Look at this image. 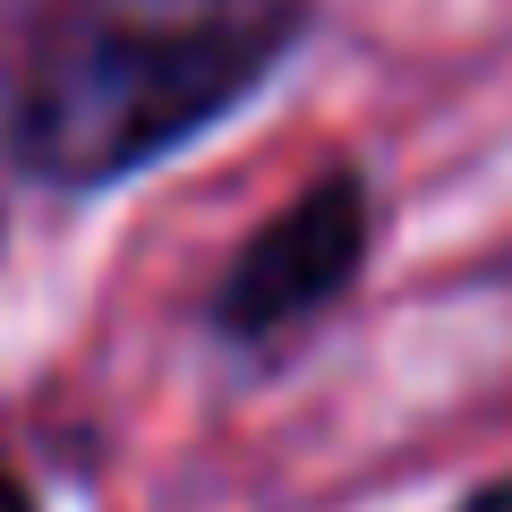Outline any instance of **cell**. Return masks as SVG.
I'll use <instances>...</instances> for the list:
<instances>
[{
	"mask_svg": "<svg viewBox=\"0 0 512 512\" xmlns=\"http://www.w3.org/2000/svg\"><path fill=\"white\" fill-rule=\"evenodd\" d=\"M0 512H35V504H26V487H18V478H0Z\"/></svg>",
	"mask_w": 512,
	"mask_h": 512,
	"instance_id": "3957f363",
	"label": "cell"
},
{
	"mask_svg": "<svg viewBox=\"0 0 512 512\" xmlns=\"http://www.w3.org/2000/svg\"><path fill=\"white\" fill-rule=\"evenodd\" d=\"M470 512H512V487H487V495H478Z\"/></svg>",
	"mask_w": 512,
	"mask_h": 512,
	"instance_id": "277c9868",
	"label": "cell"
},
{
	"mask_svg": "<svg viewBox=\"0 0 512 512\" xmlns=\"http://www.w3.org/2000/svg\"><path fill=\"white\" fill-rule=\"evenodd\" d=\"M359 239H367V205L350 180H325L291 205L282 222L239 248L231 282H222V325L231 333H274L291 316H308L316 299H333L359 265Z\"/></svg>",
	"mask_w": 512,
	"mask_h": 512,
	"instance_id": "7a4b0ae2",
	"label": "cell"
},
{
	"mask_svg": "<svg viewBox=\"0 0 512 512\" xmlns=\"http://www.w3.org/2000/svg\"><path fill=\"white\" fill-rule=\"evenodd\" d=\"M308 0H52L18 69V154L94 188L197 137L274 69Z\"/></svg>",
	"mask_w": 512,
	"mask_h": 512,
	"instance_id": "6da1fadb",
	"label": "cell"
}]
</instances>
